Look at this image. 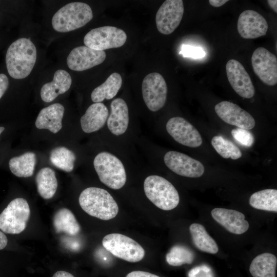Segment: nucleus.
I'll use <instances>...</instances> for the list:
<instances>
[{
	"label": "nucleus",
	"mask_w": 277,
	"mask_h": 277,
	"mask_svg": "<svg viewBox=\"0 0 277 277\" xmlns=\"http://www.w3.org/2000/svg\"><path fill=\"white\" fill-rule=\"evenodd\" d=\"M95 170L101 182L113 189L122 188L126 182V173L122 162L107 152L99 153L93 161Z\"/></svg>",
	"instance_id": "5"
},
{
	"label": "nucleus",
	"mask_w": 277,
	"mask_h": 277,
	"mask_svg": "<svg viewBox=\"0 0 277 277\" xmlns=\"http://www.w3.org/2000/svg\"><path fill=\"white\" fill-rule=\"evenodd\" d=\"M104 51L96 50L86 46L74 48L69 53L66 64L69 69L80 72L100 65L105 60Z\"/></svg>",
	"instance_id": "12"
},
{
	"label": "nucleus",
	"mask_w": 277,
	"mask_h": 277,
	"mask_svg": "<svg viewBox=\"0 0 277 277\" xmlns=\"http://www.w3.org/2000/svg\"><path fill=\"white\" fill-rule=\"evenodd\" d=\"M231 133L234 139L244 147H250L254 143V136L248 130L237 128L232 129Z\"/></svg>",
	"instance_id": "33"
},
{
	"label": "nucleus",
	"mask_w": 277,
	"mask_h": 277,
	"mask_svg": "<svg viewBox=\"0 0 277 277\" xmlns=\"http://www.w3.org/2000/svg\"><path fill=\"white\" fill-rule=\"evenodd\" d=\"M267 3L269 6L273 9V10L276 13L277 12V1L276 0H268Z\"/></svg>",
	"instance_id": "41"
},
{
	"label": "nucleus",
	"mask_w": 277,
	"mask_h": 277,
	"mask_svg": "<svg viewBox=\"0 0 277 277\" xmlns=\"http://www.w3.org/2000/svg\"><path fill=\"white\" fill-rule=\"evenodd\" d=\"M72 83L71 76L67 70L63 69L56 70L52 80L42 86L40 90L41 99L45 103L53 101L58 96L68 91Z\"/></svg>",
	"instance_id": "19"
},
{
	"label": "nucleus",
	"mask_w": 277,
	"mask_h": 277,
	"mask_svg": "<svg viewBox=\"0 0 277 277\" xmlns=\"http://www.w3.org/2000/svg\"><path fill=\"white\" fill-rule=\"evenodd\" d=\"M37 58V49L32 41L25 37L17 38L10 45L6 53L8 74L15 80L26 78L33 71Z\"/></svg>",
	"instance_id": "1"
},
{
	"label": "nucleus",
	"mask_w": 277,
	"mask_h": 277,
	"mask_svg": "<svg viewBox=\"0 0 277 277\" xmlns=\"http://www.w3.org/2000/svg\"><path fill=\"white\" fill-rule=\"evenodd\" d=\"M64 111V107L60 103H54L43 108L36 119V127L49 130L53 133H57L62 127Z\"/></svg>",
	"instance_id": "20"
},
{
	"label": "nucleus",
	"mask_w": 277,
	"mask_h": 277,
	"mask_svg": "<svg viewBox=\"0 0 277 277\" xmlns=\"http://www.w3.org/2000/svg\"><path fill=\"white\" fill-rule=\"evenodd\" d=\"M122 85L121 75L117 72L112 73L103 84L92 91L91 100L94 103H102L105 99H112L117 94Z\"/></svg>",
	"instance_id": "23"
},
{
	"label": "nucleus",
	"mask_w": 277,
	"mask_h": 277,
	"mask_svg": "<svg viewBox=\"0 0 277 277\" xmlns=\"http://www.w3.org/2000/svg\"><path fill=\"white\" fill-rule=\"evenodd\" d=\"M190 232L193 244L199 250L215 254L219 248L215 241L207 232L202 225L193 223L189 227Z\"/></svg>",
	"instance_id": "27"
},
{
	"label": "nucleus",
	"mask_w": 277,
	"mask_h": 277,
	"mask_svg": "<svg viewBox=\"0 0 277 277\" xmlns=\"http://www.w3.org/2000/svg\"><path fill=\"white\" fill-rule=\"evenodd\" d=\"M227 76L233 89L240 96L250 98L255 89L250 77L244 67L238 61L229 60L226 65Z\"/></svg>",
	"instance_id": "15"
},
{
	"label": "nucleus",
	"mask_w": 277,
	"mask_h": 277,
	"mask_svg": "<svg viewBox=\"0 0 277 277\" xmlns=\"http://www.w3.org/2000/svg\"><path fill=\"white\" fill-rule=\"evenodd\" d=\"M144 189L147 197L159 208L170 210L180 202L179 193L174 186L165 178L156 175L146 178Z\"/></svg>",
	"instance_id": "4"
},
{
	"label": "nucleus",
	"mask_w": 277,
	"mask_h": 277,
	"mask_svg": "<svg viewBox=\"0 0 277 277\" xmlns=\"http://www.w3.org/2000/svg\"><path fill=\"white\" fill-rule=\"evenodd\" d=\"M268 25L266 19L253 10L243 11L239 16L237 29L244 39H254L266 35Z\"/></svg>",
	"instance_id": "17"
},
{
	"label": "nucleus",
	"mask_w": 277,
	"mask_h": 277,
	"mask_svg": "<svg viewBox=\"0 0 277 277\" xmlns=\"http://www.w3.org/2000/svg\"><path fill=\"white\" fill-rule=\"evenodd\" d=\"M194 258L193 252L188 248L182 245L172 247L166 255L167 263L173 266L191 264Z\"/></svg>",
	"instance_id": "32"
},
{
	"label": "nucleus",
	"mask_w": 277,
	"mask_h": 277,
	"mask_svg": "<svg viewBox=\"0 0 277 277\" xmlns=\"http://www.w3.org/2000/svg\"><path fill=\"white\" fill-rule=\"evenodd\" d=\"M216 114L225 123L246 130L255 124L253 116L238 105L229 101H222L214 107Z\"/></svg>",
	"instance_id": "16"
},
{
	"label": "nucleus",
	"mask_w": 277,
	"mask_h": 277,
	"mask_svg": "<svg viewBox=\"0 0 277 277\" xmlns=\"http://www.w3.org/2000/svg\"><path fill=\"white\" fill-rule=\"evenodd\" d=\"M30 216L27 201L23 198H16L1 213L0 229L8 234H19L25 229Z\"/></svg>",
	"instance_id": "6"
},
{
	"label": "nucleus",
	"mask_w": 277,
	"mask_h": 277,
	"mask_svg": "<svg viewBox=\"0 0 277 277\" xmlns=\"http://www.w3.org/2000/svg\"><path fill=\"white\" fill-rule=\"evenodd\" d=\"M53 226L56 233L64 232L73 236L77 234L81 227L73 213L68 209L63 208L55 213Z\"/></svg>",
	"instance_id": "25"
},
{
	"label": "nucleus",
	"mask_w": 277,
	"mask_h": 277,
	"mask_svg": "<svg viewBox=\"0 0 277 277\" xmlns=\"http://www.w3.org/2000/svg\"><path fill=\"white\" fill-rule=\"evenodd\" d=\"M166 127L172 138L183 145L196 148L202 144V138L199 132L183 117L177 116L170 118Z\"/></svg>",
	"instance_id": "14"
},
{
	"label": "nucleus",
	"mask_w": 277,
	"mask_h": 277,
	"mask_svg": "<svg viewBox=\"0 0 277 277\" xmlns=\"http://www.w3.org/2000/svg\"><path fill=\"white\" fill-rule=\"evenodd\" d=\"M4 130H5V128L4 127L0 126V135L4 131Z\"/></svg>",
	"instance_id": "42"
},
{
	"label": "nucleus",
	"mask_w": 277,
	"mask_h": 277,
	"mask_svg": "<svg viewBox=\"0 0 277 277\" xmlns=\"http://www.w3.org/2000/svg\"><path fill=\"white\" fill-rule=\"evenodd\" d=\"M143 98L148 108L153 112L162 108L167 95V86L163 76L157 72L147 75L142 85Z\"/></svg>",
	"instance_id": "9"
},
{
	"label": "nucleus",
	"mask_w": 277,
	"mask_h": 277,
	"mask_svg": "<svg viewBox=\"0 0 277 277\" xmlns=\"http://www.w3.org/2000/svg\"><path fill=\"white\" fill-rule=\"evenodd\" d=\"M75 154L65 147H57L52 149L50 154L51 163L57 168L67 172L74 168Z\"/></svg>",
	"instance_id": "30"
},
{
	"label": "nucleus",
	"mask_w": 277,
	"mask_h": 277,
	"mask_svg": "<svg viewBox=\"0 0 277 277\" xmlns=\"http://www.w3.org/2000/svg\"><path fill=\"white\" fill-rule=\"evenodd\" d=\"M52 277H74L71 273L63 270L56 272Z\"/></svg>",
	"instance_id": "40"
},
{
	"label": "nucleus",
	"mask_w": 277,
	"mask_h": 277,
	"mask_svg": "<svg viewBox=\"0 0 277 277\" xmlns=\"http://www.w3.org/2000/svg\"><path fill=\"white\" fill-rule=\"evenodd\" d=\"M184 12L183 1H165L159 8L155 16L158 31L165 35L172 33L180 25Z\"/></svg>",
	"instance_id": "11"
},
{
	"label": "nucleus",
	"mask_w": 277,
	"mask_h": 277,
	"mask_svg": "<svg viewBox=\"0 0 277 277\" xmlns=\"http://www.w3.org/2000/svg\"><path fill=\"white\" fill-rule=\"evenodd\" d=\"M8 239L5 234L0 231V250L4 249L7 245Z\"/></svg>",
	"instance_id": "38"
},
{
	"label": "nucleus",
	"mask_w": 277,
	"mask_h": 277,
	"mask_svg": "<svg viewBox=\"0 0 277 277\" xmlns=\"http://www.w3.org/2000/svg\"><path fill=\"white\" fill-rule=\"evenodd\" d=\"M93 17L92 10L89 5L83 2H71L54 13L51 24L55 31L64 33L84 27Z\"/></svg>",
	"instance_id": "2"
},
{
	"label": "nucleus",
	"mask_w": 277,
	"mask_h": 277,
	"mask_svg": "<svg viewBox=\"0 0 277 277\" xmlns=\"http://www.w3.org/2000/svg\"><path fill=\"white\" fill-rule=\"evenodd\" d=\"M9 83L8 76L5 73H0V100L8 89Z\"/></svg>",
	"instance_id": "36"
},
{
	"label": "nucleus",
	"mask_w": 277,
	"mask_h": 277,
	"mask_svg": "<svg viewBox=\"0 0 277 277\" xmlns=\"http://www.w3.org/2000/svg\"><path fill=\"white\" fill-rule=\"evenodd\" d=\"M35 182L38 194L44 199H50L55 194L57 188V181L54 171L49 167L39 170Z\"/></svg>",
	"instance_id": "26"
},
{
	"label": "nucleus",
	"mask_w": 277,
	"mask_h": 277,
	"mask_svg": "<svg viewBox=\"0 0 277 277\" xmlns=\"http://www.w3.org/2000/svg\"><path fill=\"white\" fill-rule=\"evenodd\" d=\"M276 256L270 253H264L252 261L249 271L253 277H276Z\"/></svg>",
	"instance_id": "24"
},
{
	"label": "nucleus",
	"mask_w": 277,
	"mask_h": 277,
	"mask_svg": "<svg viewBox=\"0 0 277 277\" xmlns=\"http://www.w3.org/2000/svg\"><path fill=\"white\" fill-rule=\"evenodd\" d=\"M36 155L32 152H27L18 156L11 158L9 166L11 172L19 177H28L34 173L36 165Z\"/></svg>",
	"instance_id": "28"
},
{
	"label": "nucleus",
	"mask_w": 277,
	"mask_h": 277,
	"mask_svg": "<svg viewBox=\"0 0 277 277\" xmlns=\"http://www.w3.org/2000/svg\"><path fill=\"white\" fill-rule=\"evenodd\" d=\"M102 244L113 255L129 262H139L145 256L144 249L137 242L120 233L106 235Z\"/></svg>",
	"instance_id": "7"
},
{
	"label": "nucleus",
	"mask_w": 277,
	"mask_h": 277,
	"mask_svg": "<svg viewBox=\"0 0 277 277\" xmlns=\"http://www.w3.org/2000/svg\"><path fill=\"white\" fill-rule=\"evenodd\" d=\"M127 40L122 29L113 26H103L92 29L84 37L85 46L91 49L105 50L122 47Z\"/></svg>",
	"instance_id": "8"
},
{
	"label": "nucleus",
	"mask_w": 277,
	"mask_h": 277,
	"mask_svg": "<svg viewBox=\"0 0 277 277\" xmlns=\"http://www.w3.org/2000/svg\"><path fill=\"white\" fill-rule=\"evenodd\" d=\"M108 115V110L103 103L92 104L81 118L82 130L88 133L100 130L106 123Z\"/></svg>",
	"instance_id": "22"
},
{
	"label": "nucleus",
	"mask_w": 277,
	"mask_h": 277,
	"mask_svg": "<svg viewBox=\"0 0 277 277\" xmlns=\"http://www.w3.org/2000/svg\"><path fill=\"white\" fill-rule=\"evenodd\" d=\"M78 202L83 210L89 215L102 220H111L117 214L118 205L106 190L89 187L80 194Z\"/></svg>",
	"instance_id": "3"
},
{
	"label": "nucleus",
	"mask_w": 277,
	"mask_h": 277,
	"mask_svg": "<svg viewBox=\"0 0 277 277\" xmlns=\"http://www.w3.org/2000/svg\"><path fill=\"white\" fill-rule=\"evenodd\" d=\"M228 2V0H209V3L213 7H220Z\"/></svg>",
	"instance_id": "39"
},
{
	"label": "nucleus",
	"mask_w": 277,
	"mask_h": 277,
	"mask_svg": "<svg viewBox=\"0 0 277 277\" xmlns=\"http://www.w3.org/2000/svg\"><path fill=\"white\" fill-rule=\"evenodd\" d=\"M251 61L254 72L263 83L270 86L277 84V58L274 54L264 47H258Z\"/></svg>",
	"instance_id": "10"
},
{
	"label": "nucleus",
	"mask_w": 277,
	"mask_h": 277,
	"mask_svg": "<svg viewBox=\"0 0 277 277\" xmlns=\"http://www.w3.org/2000/svg\"><path fill=\"white\" fill-rule=\"evenodd\" d=\"M111 112L107 120L110 131L115 135L124 133L129 124V111L127 104L124 100L116 98L110 105Z\"/></svg>",
	"instance_id": "21"
},
{
	"label": "nucleus",
	"mask_w": 277,
	"mask_h": 277,
	"mask_svg": "<svg viewBox=\"0 0 277 277\" xmlns=\"http://www.w3.org/2000/svg\"><path fill=\"white\" fill-rule=\"evenodd\" d=\"M181 53L184 56L195 58L202 57L205 54L203 50L200 48L185 45L182 46Z\"/></svg>",
	"instance_id": "35"
},
{
	"label": "nucleus",
	"mask_w": 277,
	"mask_h": 277,
	"mask_svg": "<svg viewBox=\"0 0 277 277\" xmlns=\"http://www.w3.org/2000/svg\"><path fill=\"white\" fill-rule=\"evenodd\" d=\"M254 208L268 211L277 212V190L266 189L253 193L249 200Z\"/></svg>",
	"instance_id": "29"
},
{
	"label": "nucleus",
	"mask_w": 277,
	"mask_h": 277,
	"mask_svg": "<svg viewBox=\"0 0 277 277\" xmlns=\"http://www.w3.org/2000/svg\"><path fill=\"white\" fill-rule=\"evenodd\" d=\"M126 277H160L156 274L141 270L133 271L128 273Z\"/></svg>",
	"instance_id": "37"
},
{
	"label": "nucleus",
	"mask_w": 277,
	"mask_h": 277,
	"mask_svg": "<svg viewBox=\"0 0 277 277\" xmlns=\"http://www.w3.org/2000/svg\"><path fill=\"white\" fill-rule=\"evenodd\" d=\"M211 144L216 151L224 159L237 160L242 155L240 149L235 144L222 136H213Z\"/></svg>",
	"instance_id": "31"
},
{
	"label": "nucleus",
	"mask_w": 277,
	"mask_h": 277,
	"mask_svg": "<svg viewBox=\"0 0 277 277\" xmlns=\"http://www.w3.org/2000/svg\"><path fill=\"white\" fill-rule=\"evenodd\" d=\"M188 277H214L211 268L206 265L196 266L188 273Z\"/></svg>",
	"instance_id": "34"
},
{
	"label": "nucleus",
	"mask_w": 277,
	"mask_h": 277,
	"mask_svg": "<svg viewBox=\"0 0 277 277\" xmlns=\"http://www.w3.org/2000/svg\"><path fill=\"white\" fill-rule=\"evenodd\" d=\"M164 161L168 168L183 176L199 177L205 171L204 166L201 162L179 152H167L164 155Z\"/></svg>",
	"instance_id": "13"
},
{
	"label": "nucleus",
	"mask_w": 277,
	"mask_h": 277,
	"mask_svg": "<svg viewBox=\"0 0 277 277\" xmlns=\"http://www.w3.org/2000/svg\"><path fill=\"white\" fill-rule=\"evenodd\" d=\"M213 219L229 232L241 234L246 232L249 227L245 215L238 211L222 208H215L211 212Z\"/></svg>",
	"instance_id": "18"
}]
</instances>
